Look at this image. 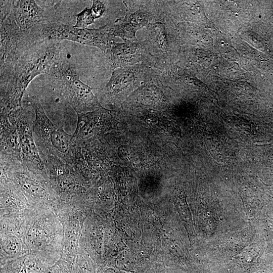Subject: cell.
<instances>
[{"mask_svg":"<svg viewBox=\"0 0 273 273\" xmlns=\"http://www.w3.org/2000/svg\"><path fill=\"white\" fill-rule=\"evenodd\" d=\"M60 41H35L22 53L9 71L1 77V111L10 113L22 107L23 95L37 75L49 74L60 58Z\"/></svg>","mask_w":273,"mask_h":273,"instance_id":"obj_1","label":"cell"},{"mask_svg":"<svg viewBox=\"0 0 273 273\" xmlns=\"http://www.w3.org/2000/svg\"><path fill=\"white\" fill-rule=\"evenodd\" d=\"M22 226L27 253L39 254L54 261L61 257L63 227L55 210L27 208L22 213Z\"/></svg>","mask_w":273,"mask_h":273,"instance_id":"obj_2","label":"cell"},{"mask_svg":"<svg viewBox=\"0 0 273 273\" xmlns=\"http://www.w3.org/2000/svg\"><path fill=\"white\" fill-rule=\"evenodd\" d=\"M1 174L22 194L31 207L56 210L61 204L50 179L37 173L21 161L1 160Z\"/></svg>","mask_w":273,"mask_h":273,"instance_id":"obj_3","label":"cell"},{"mask_svg":"<svg viewBox=\"0 0 273 273\" xmlns=\"http://www.w3.org/2000/svg\"><path fill=\"white\" fill-rule=\"evenodd\" d=\"M34 110L33 134L39 154L55 156L66 163L71 160L75 142L72 134L54 123L47 116L39 100L35 97L30 100Z\"/></svg>","mask_w":273,"mask_h":273,"instance_id":"obj_4","label":"cell"},{"mask_svg":"<svg viewBox=\"0 0 273 273\" xmlns=\"http://www.w3.org/2000/svg\"><path fill=\"white\" fill-rule=\"evenodd\" d=\"M48 75L77 114L92 111L101 106L93 88L81 81L74 68L66 61L60 59L52 65Z\"/></svg>","mask_w":273,"mask_h":273,"instance_id":"obj_5","label":"cell"},{"mask_svg":"<svg viewBox=\"0 0 273 273\" xmlns=\"http://www.w3.org/2000/svg\"><path fill=\"white\" fill-rule=\"evenodd\" d=\"M38 29L30 34L36 41L68 40L99 48L105 54L115 42L108 23L98 29L80 28L57 23H43Z\"/></svg>","mask_w":273,"mask_h":273,"instance_id":"obj_6","label":"cell"},{"mask_svg":"<svg viewBox=\"0 0 273 273\" xmlns=\"http://www.w3.org/2000/svg\"><path fill=\"white\" fill-rule=\"evenodd\" d=\"M126 11L124 16L108 23L110 32L124 41H134L137 30L147 27L159 19L164 13L161 1H123Z\"/></svg>","mask_w":273,"mask_h":273,"instance_id":"obj_7","label":"cell"},{"mask_svg":"<svg viewBox=\"0 0 273 273\" xmlns=\"http://www.w3.org/2000/svg\"><path fill=\"white\" fill-rule=\"evenodd\" d=\"M40 155L61 204H73L80 200L84 195V186L71 167L55 156Z\"/></svg>","mask_w":273,"mask_h":273,"instance_id":"obj_8","label":"cell"},{"mask_svg":"<svg viewBox=\"0 0 273 273\" xmlns=\"http://www.w3.org/2000/svg\"><path fill=\"white\" fill-rule=\"evenodd\" d=\"M152 76L151 68L144 63L117 68L112 71L100 95L109 103H120Z\"/></svg>","mask_w":273,"mask_h":273,"instance_id":"obj_9","label":"cell"},{"mask_svg":"<svg viewBox=\"0 0 273 273\" xmlns=\"http://www.w3.org/2000/svg\"><path fill=\"white\" fill-rule=\"evenodd\" d=\"M15 127L21 149L22 162L32 171L49 178L39 154L33 134V120H29L22 107L12 110L8 115Z\"/></svg>","mask_w":273,"mask_h":273,"instance_id":"obj_10","label":"cell"},{"mask_svg":"<svg viewBox=\"0 0 273 273\" xmlns=\"http://www.w3.org/2000/svg\"><path fill=\"white\" fill-rule=\"evenodd\" d=\"M148 50L156 60L173 63L177 53L178 43L171 18L165 14L147 27Z\"/></svg>","mask_w":273,"mask_h":273,"instance_id":"obj_11","label":"cell"},{"mask_svg":"<svg viewBox=\"0 0 273 273\" xmlns=\"http://www.w3.org/2000/svg\"><path fill=\"white\" fill-rule=\"evenodd\" d=\"M55 212L61 219L63 227L61 255L74 259L78 252L84 220V210L72 204L62 203Z\"/></svg>","mask_w":273,"mask_h":273,"instance_id":"obj_12","label":"cell"},{"mask_svg":"<svg viewBox=\"0 0 273 273\" xmlns=\"http://www.w3.org/2000/svg\"><path fill=\"white\" fill-rule=\"evenodd\" d=\"M104 55L112 71L138 64H145L151 55L146 39L123 43L115 42Z\"/></svg>","mask_w":273,"mask_h":273,"instance_id":"obj_13","label":"cell"},{"mask_svg":"<svg viewBox=\"0 0 273 273\" xmlns=\"http://www.w3.org/2000/svg\"><path fill=\"white\" fill-rule=\"evenodd\" d=\"M76 129L72 134L74 141H85L112 127L116 112L101 106L92 111L77 113Z\"/></svg>","mask_w":273,"mask_h":273,"instance_id":"obj_14","label":"cell"},{"mask_svg":"<svg viewBox=\"0 0 273 273\" xmlns=\"http://www.w3.org/2000/svg\"><path fill=\"white\" fill-rule=\"evenodd\" d=\"M152 70V78L144 82L127 98L123 104L126 108L151 110L165 109L167 99L158 77Z\"/></svg>","mask_w":273,"mask_h":273,"instance_id":"obj_15","label":"cell"},{"mask_svg":"<svg viewBox=\"0 0 273 273\" xmlns=\"http://www.w3.org/2000/svg\"><path fill=\"white\" fill-rule=\"evenodd\" d=\"M55 262L39 254L26 253L1 264L0 273H43Z\"/></svg>","mask_w":273,"mask_h":273,"instance_id":"obj_16","label":"cell"},{"mask_svg":"<svg viewBox=\"0 0 273 273\" xmlns=\"http://www.w3.org/2000/svg\"><path fill=\"white\" fill-rule=\"evenodd\" d=\"M1 217L18 214L31 207L21 193L1 174Z\"/></svg>","mask_w":273,"mask_h":273,"instance_id":"obj_17","label":"cell"},{"mask_svg":"<svg viewBox=\"0 0 273 273\" xmlns=\"http://www.w3.org/2000/svg\"><path fill=\"white\" fill-rule=\"evenodd\" d=\"M11 9L16 23L23 31L30 32L45 16L44 11L34 1H11Z\"/></svg>","mask_w":273,"mask_h":273,"instance_id":"obj_18","label":"cell"},{"mask_svg":"<svg viewBox=\"0 0 273 273\" xmlns=\"http://www.w3.org/2000/svg\"><path fill=\"white\" fill-rule=\"evenodd\" d=\"M8 115L1 112V159L22 162L18 135L15 127L10 122Z\"/></svg>","mask_w":273,"mask_h":273,"instance_id":"obj_19","label":"cell"},{"mask_svg":"<svg viewBox=\"0 0 273 273\" xmlns=\"http://www.w3.org/2000/svg\"><path fill=\"white\" fill-rule=\"evenodd\" d=\"M1 264L20 256L26 251L22 232L1 230Z\"/></svg>","mask_w":273,"mask_h":273,"instance_id":"obj_20","label":"cell"},{"mask_svg":"<svg viewBox=\"0 0 273 273\" xmlns=\"http://www.w3.org/2000/svg\"><path fill=\"white\" fill-rule=\"evenodd\" d=\"M74 260L61 255L43 273H75Z\"/></svg>","mask_w":273,"mask_h":273,"instance_id":"obj_21","label":"cell"},{"mask_svg":"<svg viewBox=\"0 0 273 273\" xmlns=\"http://www.w3.org/2000/svg\"><path fill=\"white\" fill-rule=\"evenodd\" d=\"M74 264L75 273H92L85 251L81 248H79L78 252L75 258Z\"/></svg>","mask_w":273,"mask_h":273,"instance_id":"obj_22","label":"cell"},{"mask_svg":"<svg viewBox=\"0 0 273 273\" xmlns=\"http://www.w3.org/2000/svg\"><path fill=\"white\" fill-rule=\"evenodd\" d=\"M76 22L75 27L85 28V27L94 23L95 18L90 9L85 8L76 16Z\"/></svg>","mask_w":273,"mask_h":273,"instance_id":"obj_23","label":"cell"},{"mask_svg":"<svg viewBox=\"0 0 273 273\" xmlns=\"http://www.w3.org/2000/svg\"><path fill=\"white\" fill-rule=\"evenodd\" d=\"M105 9L104 1H93L90 10L95 19H96L100 18L103 15Z\"/></svg>","mask_w":273,"mask_h":273,"instance_id":"obj_24","label":"cell"}]
</instances>
